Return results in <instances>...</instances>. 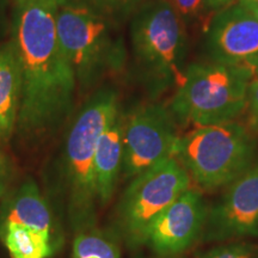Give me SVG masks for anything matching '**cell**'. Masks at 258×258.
I'll list each match as a JSON object with an SVG mask.
<instances>
[{
    "instance_id": "27",
    "label": "cell",
    "mask_w": 258,
    "mask_h": 258,
    "mask_svg": "<svg viewBox=\"0 0 258 258\" xmlns=\"http://www.w3.org/2000/svg\"><path fill=\"white\" fill-rule=\"evenodd\" d=\"M166 258H171V257H166Z\"/></svg>"
},
{
    "instance_id": "10",
    "label": "cell",
    "mask_w": 258,
    "mask_h": 258,
    "mask_svg": "<svg viewBox=\"0 0 258 258\" xmlns=\"http://www.w3.org/2000/svg\"><path fill=\"white\" fill-rule=\"evenodd\" d=\"M211 62L249 67L258 61V21L239 2L214 12L206 27Z\"/></svg>"
},
{
    "instance_id": "23",
    "label": "cell",
    "mask_w": 258,
    "mask_h": 258,
    "mask_svg": "<svg viewBox=\"0 0 258 258\" xmlns=\"http://www.w3.org/2000/svg\"><path fill=\"white\" fill-rule=\"evenodd\" d=\"M238 2L249 10L258 21V0H238Z\"/></svg>"
},
{
    "instance_id": "14",
    "label": "cell",
    "mask_w": 258,
    "mask_h": 258,
    "mask_svg": "<svg viewBox=\"0 0 258 258\" xmlns=\"http://www.w3.org/2000/svg\"><path fill=\"white\" fill-rule=\"evenodd\" d=\"M123 138H122V114L103 132L97 143L93 173L97 199L102 206L110 201L122 173Z\"/></svg>"
},
{
    "instance_id": "22",
    "label": "cell",
    "mask_w": 258,
    "mask_h": 258,
    "mask_svg": "<svg viewBox=\"0 0 258 258\" xmlns=\"http://www.w3.org/2000/svg\"><path fill=\"white\" fill-rule=\"evenodd\" d=\"M237 2L238 0H206L208 10L212 12V14H214V12L219 11V10L224 9L226 6L233 4V3H237Z\"/></svg>"
},
{
    "instance_id": "5",
    "label": "cell",
    "mask_w": 258,
    "mask_h": 258,
    "mask_svg": "<svg viewBox=\"0 0 258 258\" xmlns=\"http://www.w3.org/2000/svg\"><path fill=\"white\" fill-rule=\"evenodd\" d=\"M254 135L235 121L196 125L177 140L173 158L200 189L227 186L253 165Z\"/></svg>"
},
{
    "instance_id": "4",
    "label": "cell",
    "mask_w": 258,
    "mask_h": 258,
    "mask_svg": "<svg viewBox=\"0 0 258 258\" xmlns=\"http://www.w3.org/2000/svg\"><path fill=\"white\" fill-rule=\"evenodd\" d=\"M57 36L80 92H89L128 66V46L122 23L67 8L57 9Z\"/></svg>"
},
{
    "instance_id": "12",
    "label": "cell",
    "mask_w": 258,
    "mask_h": 258,
    "mask_svg": "<svg viewBox=\"0 0 258 258\" xmlns=\"http://www.w3.org/2000/svg\"><path fill=\"white\" fill-rule=\"evenodd\" d=\"M10 224L27 226L50 235L56 245L59 231L47 200L34 179L28 178L2 198L0 228Z\"/></svg>"
},
{
    "instance_id": "7",
    "label": "cell",
    "mask_w": 258,
    "mask_h": 258,
    "mask_svg": "<svg viewBox=\"0 0 258 258\" xmlns=\"http://www.w3.org/2000/svg\"><path fill=\"white\" fill-rule=\"evenodd\" d=\"M190 184L188 172L173 157L134 177L117 207L118 232L125 243L131 247L146 244L157 219Z\"/></svg>"
},
{
    "instance_id": "3",
    "label": "cell",
    "mask_w": 258,
    "mask_h": 258,
    "mask_svg": "<svg viewBox=\"0 0 258 258\" xmlns=\"http://www.w3.org/2000/svg\"><path fill=\"white\" fill-rule=\"evenodd\" d=\"M128 61L153 98L177 88L185 71L186 27L167 0H147L129 19Z\"/></svg>"
},
{
    "instance_id": "6",
    "label": "cell",
    "mask_w": 258,
    "mask_h": 258,
    "mask_svg": "<svg viewBox=\"0 0 258 258\" xmlns=\"http://www.w3.org/2000/svg\"><path fill=\"white\" fill-rule=\"evenodd\" d=\"M249 69L215 62L191 63L176 88L170 109L177 123L207 125L235 121L246 110Z\"/></svg>"
},
{
    "instance_id": "21",
    "label": "cell",
    "mask_w": 258,
    "mask_h": 258,
    "mask_svg": "<svg viewBox=\"0 0 258 258\" xmlns=\"http://www.w3.org/2000/svg\"><path fill=\"white\" fill-rule=\"evenodd\" d=\"M15 178V167L10 158L0 147V199L11 189Z\"/></svg>"
},
{
    "instance_id": "8",
    "label": "cell",
    "mask_w": 258,
    "mask_h": 258,
    "mask_svg": "<svg viewBox=\"0 0 258 258\" xmlns=\"http://www.w3.org/2000/svg\"><path fill=\"white\" fill-rule=\"evenodd\" d=\"M170 106L147 103L122 115L123 158L122 173L133 179L140 173L173 157L179 135Z\"/></svg>"
},
{
    "instance_id": "20",
    "label": "cell",
    "mask_w": 258,
    "mask_h": 258,
    "mask_svg": "<svg viewBox=\"0 0 258 258\" xmlns=\"http://www.w3.org/2000/svg\"><path fill=\"white\" fill-rule=\"evenodd\" d=\"M247 118L251 133L258 137V79L251 80L247 91Z\"/></svg>"
},
{
    "instance_id": "25",
    "label": "cell",
    "mask_w": 258,
    "mask_h": 258,
    "mask_svg": "<svg viewBox=\"0 0 258 258\" xmlns=\"http://www.w3.org/2000/svg\"><path fill=\"white\" fill-rule=\"evenodd\" d=\"M24 2H27V0H14L15 4H21V3H24Z\"/></svg>"
},
{
    "instance_id": "17",
    "label": "cell",
    "mask_w": 258,
    "mask_h": 258,
    "mask_svg": "<svg viewBox=\"0 0 258 258\" xmlns=\"http://www.w3.org/2000/svg\"><path fill=\"white\" fill-rule=\"evenodd\" d=\"M72 253L73 258H120L116 239L96 227L76 233Z\"/></svg>"
},
{
    "instance_id": "26",
    "label": "cell",
    "mask_w": 258,
    "mask_h": 258,
    "mask_svg": "<svg viewBox=\"0 0 258 258\" xmlns=\"http://www.w3.org/2000/svg\"><path fill=\"white\" fill-rule=\"evenodd\" d=\"M88 258H96V257H88Z\"/></svg>"
},
{
    "instance_id": "24",
    "label": "cell",
    "mask_w": 258,
    "mask_h": 258,
    "mask_svg": "<svg viewBox=\"0 0 258 258\" xmlns=\"http://www.w3.org/2000/svg\"><path fill=\"white\" fill-rule=\"evenodd\" d=\"M246 69H249L251 76H252V79H258V61L251 63L249 67H246Z\"/></svg>"
},
{
    "instance_id": "1",
    "label": "cell",
    "mask_w": 258,
    "mask_h": 258,
    "mask_svg": "<svg viewBox=\"0 0 258 258\" xmlns=\"http://www.w3.org/2000/svg\"><path fill=\"white\" fill-rule=\"evenodd\" d=\"M55 0L15 4L12 36L21 60L22 98L16 135L25 144L47 140L73 111L77 80L61 47Z\"/></svg>"
},
{
    "instance_id": "18",
    "label": "cell",
    "mask_w": 258,
    "mask_h": 258,
    "mask_svg": "<svg viewBox=\"0 0 258 258\" xmlns=\"http://www.w3.org/2000/svg\"><path fill=\"white\" fill-rule=\"evenodd\" d=\"M167 2L177 12L185 27L200 22L208 23L209 18H207V16L211 17L213 15L208 10L206 0H167Z\"/></svg>"
},
{
    "instance_id": "11",
    "label": "cell",
    "mask_w": 258,
    "mask_h": 258,
    "mask_svg": "<svg viewBox=\"0 0 258 258\" xmlns=\"http://www.w3.org/2000/svg\"><path fill=\"white\" fill-rule=\"evenodd\" d=\"M207 214L202 194L190 186L161 213L151 227L146 245L161 257L183 253L202 238Z\"/></svg>"
},
{
    "instance_id": "19",
    "label": "cell",
    "mask_w": 258,
    "mask_h": 258,
    "mask_svg": "<svg viewBox=\"0 0 258 258\" xmlns=\"http://www.w3.org/2000/svg\"><path fill=\"white\" fill-rule=\"evenodd\" d=\"M200 258H258V245L247 241H232L213 247Z\"/></svg>"
},
{
    "instance_id": "13",
    "label": "cell",
    "mask_w": 258,
    "mask_h": 258,
    "mask_svg": "<svg viewBox=\"0 0 258 258\" xmlns=\"http://www.w3.org/2000/svg\"><path fill=\"white\" fill-rule=\"evenodd\" d=\"M22 98L21 60L15 41L0 44V143L6 144L16 133Z\"/></svg>"
},
{
    "instance_id": "15",
    "label": "cell",
    "mask_w": 258,
    "mask_h": 258,
    "mask_svg": "<svg viewBox=\"0 0 258 258\" xmlns=\"http://www.w3.org/2000/svg\"><path fill=\"white\" fill-rule=\"evenodd\" d=\"M0 240L11 258H48L57 246L50 235L16 224L0 228Z\"/></svg>"
},
{
    "instance_id": "2",
    "label": "cell",
    "mask_w": 258,
    "mask_h": 258,
    "mask_svg": "<svg viewBox=\"0 0 258 258\" xmlns=\"http://www.w3.org/2000/svg\"><path fill=\"white\" fill-rule=\"evenodd\" d=\"M118 112L120 104L115 90L98 89L80 109L64 137L56 160V194L76 233L96 226V147Z\"/></svg>"
},
{
    "instance_id": "16",
    "label": "cell",
    "mask_w": 258,
    "mask_h": 258,
    "mask_svg": "<svg viewBox=\"0 0 258 258\" xmlns=\"http://www.w3.org/2000/svg\"><path fill=\"white\" fill-rule=\"evenodd\" d=\"M57 6L83 10L123 24L147 0H55Z\"/></svg>"
},
{
    "instance_id": "9",
    "label": "cell",
    "mask_w": 258,
    "mask_h": 258,
    "mask_svg": "<svg viewBox=\"0 0 258 258\" xmlns=\"http://www.w3.org/2000/svg\"><path fill=\"white\" fill-rule=\"evenodd\" d=\"M258 238V163L227 185L212 207L201 239L227 243Z\"/></svg>"
}]
</instances>
